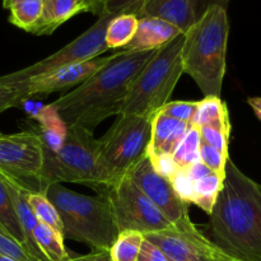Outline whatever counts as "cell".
<instances>
[{"label":"cell","mask_w":261,"mask_h":261,"mask_svg":"<svg viewBox=\"0 0 261 261\" xmlns=\"http://www.w3.org/2000/svg\"><path fill=\"white\" fill-rule=\"evenodd\" d=\"M0 226L25 247L24 236L15 214L12 199L2 180H0Z\"/></svg>","instance_id":"cell-28"},{"label":"cell","mask_w":261,"mask_h":261,"mask_svg":"<svg viewBox=\"0 0 261 261\" xmlns=\"http://www.w3.org/2000/svg\"><path fill=\"white\" fill-rule=\"evenodd\" d=\"M181 32L176 25L153 17L139 18L137 32L126 46L119 51H148L157 50L173 38L180 36Z\"/></svg>","instance_id":"cell-17"},{"label":"cell","mask_w":261,"mask_h":261,"mask_svg":"<svg viewBox=\"0 0 261 261\" xmlns=\"http://www.w3.org/2000/svg\"><path fill=\"white\" fill-rule=\"evenodd\" d=\"M0 180L5 185L8 194H9L10 199H12L15 214H17L23 236H24L25 249H27V251L32 255V257L36 261H47L42 255V252L40 251L37 245H36L35 239H33V232H35L36 226L38 224V221L35 217V214H33L27 200V193L30 188H27L23 182L15 180L12 176L2 172V171H0Z\"/></svg>","instance_id":"cell-14"},{"label":"cell","mask_w":261,"mask_h":261,"mask_svg":"<svg viewBox=\"0 0 261 261\" xmlns=\"http://www.w3.org/2000/svg\"><path fill=\"white\" fill-rule=\"evenodd\" d=\"M27 200L40 223L46 224L50 228L63 234V224H61L60 217H59L55 206L53 205V203L48 200L45 194L30 189L27 193Z\"/></svg>","instance_id":"cell-22"},{"label":"cell","mask_w":261,"mask_h":261,"mask_svg":"<svg viewBox=\"0 0 261 261\" xmlns=\"http://www.w3.org/2000/svg\"><path fill=\"white\" fill-rule=\"evenodd\" d=\"M20 2H23V0H3V7H4L5 9L9 10L13 5L18 4V3Z\"/></svg>","instance_id":"cell-39"},{"label":"cell","mask_w":261,"mask_h":261,"mask_svg":"<svg viewBox=\"0 0 261 261\" xmlns=\"http://www.w3.org/2000/svg\"><path fill=\"white\" fill-rule=\"evenodd\" d=\"M206 233L231 261H261V185L231 160Z\"/></svg>","instance_id":"cell-2"},{"label":"cell","mask_w":261,"mask_h":261,"mask_svg":"<svg viewBox=\"0 0 261 261\" xmlns=\"http://www.w3.org/2000/svg\"><path fill=\"white\" fill-rule=\"evenodd\" d=\"M33 239L47 261H63L70 256L64 245L63 234L46 224L38 222L33 232Z\"/></svg>","instance_id":"cell-20"},{"label":"cell","mask_w":261,"mask_h":261,"mask_svg":"<svg viewBox=\"0 0 261 261\" xmlns=\"http://www.w3.org/2000/svg\"><path fill=\"white\" fill-rule=\"evenodd\" d=\"M196 107H198V101H168L160 110V112L191 125L195 116Z\"/></svg>","instance_id":"cell-30"},{"label":"cell","mask_w":261,"mask_h":261,"mask_svg":"<svg viewBox=\"0 0 261 261\" xmlns=\"http://www.w3.org/2000/svg\"><path fill=\"white\" fill-rule=\"evenodd\" d=\"M0 261H18V260L13 259V257H9V256H7V255H3V254H0Z\"/></svg>","instance_id":"cell-40"},{"label":"cell","mask_w":261,"mask_h":261,"mask_svg":"<svg viewBox=\"0 0 261 261\" xmlns=\"http://www.w3.org/2000/svg\"><path fill=\"white\" fill-rule=\"evenodd\" d=\"M23 83H14L7 78V75L0 76V115L13 107H19L27 101Z\"/></svg>","instance_id":"cell-29"},{"label":"cell","mask_w":261,"mask_h":261,"mask_svg":"<svg viewBox=\"0 0 261 261\" xmlns=\"http://www.w3.org/2000/svg\"><path fill=\"white\" fill-rule=\"evenodd\" d=\"M139 18L134 14L122 13L112 17L107 25L106 45L110 48H122L132 41L138 28Z\"/></svg>","instance_id":"cell-21"},{"label":"cell","mask_w":261,"mask_h":261,"mask_svg":"<svg viewBox=\"0 0 261 261\" xmlns=\"http://www.w3.org/2000/svg\"><path fill=\"white\" fill-rule=\"evenodd\" d=\"M144 236L139 232H120L116 241L110 249L112 261H138Z\"/></svg>","instance_id":"cell-23"},{"label":"cell","mask_w":261,"mask_h":261,"mask_svg":"<svg viewBox=\"0 0 261 261\" xmlns=\"http://www.w3.org/2000/svg\"><path fill=\"white\" fill-rule=\"evenodd\" d=\"M223 180L224 177L213 171L193 180V204L203 209L206 214H211L223 188Z\"/></svg>","instance_id":"cell-19"},{"label":"cell","mask_w":261,"mask_h":261,"mask_svg":"<svg viewBox=\"0 0 261 261\" xmlns=\"http://www.w3.org/2000/svg\"><path fill=\"white\" fill-rule=\"evenodd\" d=\"M157 50L116 51L88 81L54 101L47 109L65 127L79 126L93 133L103 120L121 112L135 79Z\"/></svg>","instance_id":"cell-1"},{"label":"cell","mask_w":261,"mask_h":261,"mask_svg":"<svg viewBox=\"0 0 261 261\" xmlns=\"http://www.w3.org/2000/svg\"><path fill=\"white\" fill-rule=\"evenodd\" d=\"M200 144V132H199L198 127L191 125L190 129L186 133L185 138H184L182 142L180 143V145H178L177 149L172 155L173 163H175L178 170L190 167L191 165L200 161V157H199Z\"/></svg>","instance_id":"cell-24"},{"label":"cell","mask_w":261,"mask_h":261,"mask_svg":"<svg viewBox=\"0 0 261 261\" xmlns=\"http://www.w3.org/2000/svg\"><path fill=\"white\" fill-rule=\"evenodd\" d=\"M63 261H112L110 251L103 250H93L91 254L83 255V256H69L66 260Z\"/></svg>","instance_id":"cell-35"},{"label":"cell","mask_w":261,"mask_h":261,"mask_svg":"<svg viewBox=\"0 0 261 261\" xmlns=\"http://www.w3.org/2000/svg\"><path fill=\"white\" fill-rule=\"evenodd\" d=\"M138 261H171L158 249L157 246H154L150 242L145 241L143 242L142 249H140V254L139 257H138Z\"/></svg>","instance_id":"cell-34"},{"label":"cell","mask_w":261,"mask_h":261,"mask_svg":"<svg viewBox=\"0 0 261 261\" xmlns=\"http://www.w3.org/2000/svg\"><path fill=\"white\" fill-rule=\"evenodd\" d=\"M198 0H144L137 17H153L176 25L186 33L196 22Z\"/></svg>","instance_id":"cell-15"},{"label":"cell","mask_w":261,"mask_h":261,"mask_svg":"<svg viewBox=\"0 0 261 261\" xmlns=\"http://www.w3.org/2000/svg\"><path fill=\"white\" fill-rule=\"evenodd\" d=\"M247 103L251 106L255 115L259 117V120L261 121V97H250V98L247 99Z\"/></svg>","instance_id":"cell-38"},{"label":"cell","mask_w":261,"mask_h":261,"mask_svg":"<svg viewBox=\"0 0 261 261\" xmlns=\"http://www.w3.org/2000/svg\"><path fill=\"white\" fill-rule=\"evenodd\" d=\"M228 3L229 0H198V4H196V17H200L209 7H213V5H221V7L227 9Z\"/></svg>","instance_id":"cell-36"},{"label":"cell","mask_w":261,"mask_h":261,"mask_svg":"<svg viewBox=\"0 0 261 261\" xmlns=\"http://www.w3.org/2000/svg\"><path fill=\"white\" fill-rule=\"evenodd\" d=\"M127 176L171 223L190 218L189 204L178 198L171 181L154 170L148 155L135 165Z\"/></svg>","instance_id":"cell-12"},{"label":"cell","mask_w":261,"mask_h":261,"mask_svg":"<svg viewBox=\"0 0 261 261\" xmlns=\"http://www.w3.org/2000/svg\"><path fill=\"white\" fill-rule=\"evenodd\" d=\"M43 144L45 139L36 132L0 133V171L25 186L27 181H35L36 191L43 162Z\"/></svg>","instance_id":"cell-11"},{"label":"cell","mask_w":261,"mask_h":261,"mask_svg":"<svg viewBox=\"0 0 261 261\" xmlns=\"http://www.w3.org/2000/svg\"><path fill=\"white\" fill-rule=\"evenodd\" d=\"M88 12L84 0H42V14L30 33L48 36L79 13Z\"/></svg>","instance_id":"cell-18"},{"label":"cell","mask_w":261,"mask_h":261,"mask_svg":"<svg viewBox=\"0 0 261 261\" xmlns=\"http://www.w3.org/2000/svg\"><path fill=\"white\" fill-rule=\"evenodd\" d=\"M184 43L185 33H181L155 51L135 79L120 114L154 116L167 103L184 74Z\"/></svg>","instance_id":"cell-6"},{"label":"cell","mask_w":261,"mask_h":261,"mask_svg":"<svg viewBox=\"0 0 261 261\" xmlns=\"http://www.w3.org/2000/svg\"><path fill=\"white\" fill-rule=\"evenodd\" d=\"M200 132L201 142L211 147L216 148L223 154L228 155V143H229V133H231V122L229 116L213 122L211 125L198 127Z\"/></svg>","instance_id":"cell-27"},{"label":"cell","mask_w":261,"mask_h":261,"mask_svg":"<svg viewBox=\"0 0 261 261\" xmlns=\"http://www.w3.org/2000/svg\"><path fill=\"white\" fill-rule=\"evenodd\" d=\"M75 219L71 240L89 245L93 250L110 251L119 236L106 193L94 196L75 193Z\"/></svg>","instance_id":"cell-10"},{"label":"cell","mask_w":261,"mask_h":261,"mask_svg":"<svg viewBox=\"0 0 261 261\" xmlns=\"http://www.w3.org/2000/svg\"><path fill=\"white\" fill-rule=\"evenodd\" d=\"M0 254L18 261H36L24 246L0 226Z\"/></svg>","instance_id":"cell-31"},{"label":"cell","mask_w":261,"mask_h":261,"mask_svg":"<svg viewBox=\"0 0 261 261\" xmlns=\"http://www.w3.org/2000/svg\"><path fill=\"white\" fill-rule=\"evenodd\" d=\"M199 157L200 162L204 163L208 168H211L213 172L218 173L222 177H224V170H226V163L229 160V155L223 154L216 148L205 144L201 142L200 150H199Z\"/></svg>","instance_id":"cell-32"},{"label":"cell","mask_w":261,"mask_h":261,"mask_svg":"<svg viewBox=\"0 0 261 261\" xmlns=\"http://www.w3.org/2000/svg\"><path fill=\"white\" fill-rule=\"evenodd\" d=\"M105 2H106V0H84L88 12L93 13V14L98 15V17L101 15L102 5H103Z\"/></svg>","instance_id":"cell-37"},{"label":"cell","mask_w":261,"mask_h":261,"mask_svg":"<svg viewBox=\"0 0 261 261\" xmlns=\"http://www.w3.org/2000/svg\"><path fill=\"white\" fill-rule=\"evenodd\" d=\"M105 193L119 232L134 231L144 236L171 226V222L127 175L109 186Z\"/></svg>","instance_id":"cell-7"},{"label":"cell","mask_w":261,"mask_h":261,"mask_svg":"<svg viewBox=\"0 0 261 261\" xmlns=\"http://www.w3.org/2000/svg\"><path fill=\"white\" fill-rule=\"evenodd\" d=\"M71 182L86 185L105 193L97 166V139L93 133L79 126L65 127L58 147L45 140L43 162L37 177L36 191L42 193L50 184Z\"/></svg>","instance_id":"cell-4"},{"label":"cell","mask_w":261,"mask_h":261,"mask_svg":"<svg viewBox=\"0 0 261 261\" xmlns=\"http://www.w3.org/2000/svg\"><path fill=\"white\" fill-rule=\"evenodd\" d=\"M190 126L191 125L186 122L178 121L158 111L153 116L152 137L148 148V157L158 158L165 155L172 157Z\"/></svg>","instance_id":"cell-16"},{"label":"cell","mask_w":261,"mask_h":261,"mask_svg":"<svg viewBox=\"0 0 261 261\" xmlns=\"http://www.w3.org/2000/svg\"><path fill=\"white\" fill-rule=\"evenodd\" d=\"M111 59V55L106 58H94L83 63L73 64L65 66L54 73L46 75L32 78L30 81L20 82L24 87L27 98H42L55 92L64 91L74 86H81L88 81L94 73L99 70L102 66L106 65Z\"/></svg>","instance_id":"cell-13"},{"label":"cell","mask_w":261,"mask_h":261,"mask_svg":"<svg viewBox=\"0 0 261 261\" xmlns=\"http://www.w3.org/2000/svg\"><path fill=\"white\" fill-rule=\"evenodd\" d=\"M144 0H106L102 5V14H122V13H129V14L137 15L142 7Z\"/></svg>","instance_id":"cell-33"},{"label":"cell","mask_w":261,"mask_h":261,"mask_svg":"<svg viewBox=\"0 0 261 261\" xmlns=\"http://www.w3.org/2000/svg\"><path fill=\"white\" fill-rule=\"evenodd\" d=\"M9 22L15 27L31 32L42 14V0H23L9 9Z\"/></svg>","instance_id":"cell-25"},{"label":"cell","mask_w":261,"mask_h":261,"mask_svg":"<svg viewBox=\"0 0 261 261\" xmlns=\"http://www.w3.org/2000/svg\"><path fill=\"white\" fill-rule=\"evenodd\" d=\"M227 116H229L228 109L221 97L206 96L201 101H198V107H196L195 116L191 125L201 127L219 121Z\"/></svg>","instance_id":"cell-26"},{"label":"cell","mask_w":261,"mask_h":261,"mask_svg":"<svg viewBox=\"0 0 261 261\" xmlns=\"http://www.w3.org/2000/svg\"><path fill=\"white\" fill-rule=\"evenodd\" d=\"M228 35L227 9L221 5L209 7L185 33L184 73L195 81L205 97L222 94Z\"/></svg>","instance_id":"cell-3"},{"label":"cell","mask_w":261,"mask_h":261,"mask_svg":"<svg viewBox=\"0 0 261 261\" xmlns=\"http://www.w3.org/2000/svg\"><path fill=\"white\" fill-rule=\"evenodd\" d=\"M152 122L153 116L120 114L106 134L97 139V166L106 190L148 155Z\"/></svg>","instance_id":"cell-5"},{"label":"cell","mask_w":261,"mask_h":261,"mask_svg":"<svg viewBox=\"0 0 261 261\" xmlns=\"http://www.w3.org/2000/svg\"><path fill=\"white\" fill-rule=\"evenodd\" d=\"M112 14L99 15L97 22L88 28L86 32L82 33L79 37L69 42L59 51L54 53L47 58L38 60L32 65L15 70L13 73L5 74L10 82L20 83V82L30 81L32 78L46 75L54 73L65 66L73 64L83 63L91 59L98 58L101 54L109 50L106 45V31Z\"/></svg>","instance_id":"cell-8"},{"label":"cell","mask_w":261,"mask_h":261,"mask_svg":"<svg viewBox=\"0 0 261 261\" xmlns=\"http://www.w3.org/2000/svg\"><path fill=\"white\" fill-rule=\"evenodd\" d=\"M171 261H231L190 218L171 223L161 231L144 234Z\"/></svg>","instance_id":"cell-9"}]
</instances>
